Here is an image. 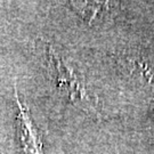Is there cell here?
I'll list each match as a JSON object with an SVG mask.
<instances>
[{"label": "cell", "instance_id": "1", "mask_svg": "<svg viewBox=\"0 0 154 154\" xmlns=\"http://www.w3.org/2000/svg\"><path fill=\"white\" fill-rule=\"evenodd\" d=\"M15 99L17 103L16 135L22 154H45L42 135L34 125L26 106L21 103L15 88Z\"/></svg>", "mask_w": 154, "mask_h": 154}, {"label": "cell", "instance_id": "2", "mask_svg": "<svg viewBox=\"0 0 154 154\" xmlns=\"http://www.w3.org/2000/svg\"><path fill=\"white\" fill-rule=\"evenodd\" d=\"M47 58L49 63V67H51V75L56 82L58 89L62 91H66L69 95V98L71 102H90L88 97V93L83 87L80 80L73 72L67 69L63 63L61 58L54 53L51 46L47 47Z\"/></svg>", "mask_w": 154, "mask_h": 154}, {"label": "cell", "instance_id": "3", "mask_svg": "<svg viewBox=\"0 0 154 154\" xmlns=\"http://www.w3.org/2000/svg\"><path fill=\"white\" fill-rule=\"evenodd\" d=\"M72 8H74L75 11L85 21H87L89 24L95 21L100 11L106 8L107 2H90V1H71L70 2Z\"/></svg>", "mask_w": 154, "mask_h": 154}, {"label": "cell", "instance_id": "4", "mask_svg": "<svg viewBox=\"0 0 154 154\" xmlns=\"http://www.w3.org/2000/svg\"><path fill=\"white\" fill-rule=\"evenodd\" d=\"M149 111H151V113H152V118H153V120H154V100L151 102V104H149Z\"/></svg>", "mask_w": 154, "mask_h": 154}]
</instances>
